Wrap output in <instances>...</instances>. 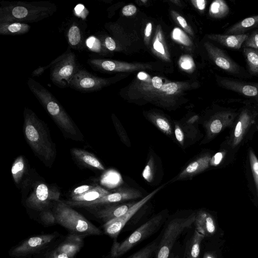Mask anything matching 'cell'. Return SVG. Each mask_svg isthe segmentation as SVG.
Instances as JSON below:
<instances>
[{"mask_svg":"<svg viewBox=\"0 0 258 258\" xmlns=\"http://www.w3.org/2000/svg\"><path fill=\"white\" fill-rule=\"evenodd\" d=\"M27 84L31 92L58 126L71 137H77L78 130L64 109L51 93L31 78L28 79Z\"/></svg>","mask_w":258,"mask_h":258,"instance_id":"obj_3","label":"cell"},{"mask_svg":"<svg viewBox=\"0 0 258 258\" xmlns=\"http://www.w3.org/2000/svg\"><path fill=\"white\" fill-rule=\"evenodd\" d=\"M196 213L175 218L167 225L155 254V258H169L172 247L178 236L194 223Z\"/></svg>","mask_w":258,"mask_h":258,"instance_id":"obj_8","label":"cell"},{"mask_svg":"<svg viewBox=\"0 0 258 258\" xmlns=\"http://www.w3.org/2000/svg\"><path fill=\"white\" fill-rule=\"evenodd\" d=\"M219 84L223 88L236 92L258 105V83L246 82L234 78L220 77Z\"/></svg>","mask_w":258,"mask_h":258,"instance_id":"obj_14","label":"cell"},{"mask_svg":"<svg viewBox=\"0 0 258 258\" xmlns=\"http://www.w3.org/2000/svg\"><path fill=\"white\" fill-rule=\"evenodd\" d=\"M238 112L224 110L215 114L205 125L207 139H212L227 127L233 126Z\"/></svg>","mask_w":258,"mask_h":258,"instance_id":"obj_15","label":"cell"},{"mask_svg":"<svg viewBox=\"0 0 258 258\" xmlns=\"http://www.w3.org/2000/svg\"><path fill=\"white\" fill-rule=\"evenodd\" d=\"M249 33L238 35L214 34L210 38L229 48L240 49L248 36Z\"/></svg>","mask_w":258,"mask_h":258,"instance_id":"obj_21","label":"cell"},{"mask_svg":"<svg viewBox=\"0 0 258 258\" xmlns=\"http://www.w3.org/2000/svg\"><path fill=\"white\" fill-rule=\"evenodd\" d=\"M161 187L156 189L138 202L135 203L123 215L105 223L103 226L105 233L116 239L127 222L161 189Z\"/></svg>","mask_w":258,"mask_h":258,"instance_id":"obj_12","label":"cell"},{"mask_svg":"<svg viewBox=\"0 0 258 258\" xmlns=\"http://www.w3.org/2000/svg\"><path fill=\"white\" fill-rule=\"evenodd\" d=\"M242 46L243 47H248L258 50V29L249 34Z\"/></svg>","mask_w":258,"mask_h":258,"instance_id":"obj_35","label":"cell"},{"mask_svg":"<svg viewBox=\"0 0 258 258\" xmlns=\"http://www.w3.org/2000/svg\"><path fill=\"white\" fill-rule=\"evenodd\" d=\"M169 258H178V255H173L171 257H169Z\"/></svg>","mask_w":258,"mask_h":258,"instance_id":"obj_57","label":"cell"},{"mask_svg":"<svg viewBox=\"0 0 258 258\" xmlns=\"http://www.w3.org/2000/svg\"><path fill=\"white\" fill-rule=\"evenodd\" d=\"M181 67L185 70H188L192 67V61L188 57L183 58L181 62Z\"/></svg>","mask_w":258,"mask_h":258,"instance_id":"obj_46","label":"cell"},{"mask_svg":"<svg viewBox=\"0 0 258 258\" xmlns=\"http://www.w3.org/2000/svg\"><path fill=\"white\" fill-rule=\"evenodd\" d=\"M30 26L21 22H0V34L3 35H17L27 33Z\"/></svg>","mask_w":258,"mask_h":258,"instance_id":"obj_26","label":"cell"},{"mask_svg":"<svg viewBox=\"0 0 258 258\" xmlns=\"http://www.w3.org/2000/svg\"><path fill=\"white\" fill-rule=\"evenodd\" d=\"M194 223L196 229L204 236L211 235L215 231L213 217L205 211L200 210L196 213Z\"/></svg>","mask_w":258,"mask_h":258,"instance_id":"obj_20","label":"cell"},{"mask_svg":"<svg viewBox=\"0 0 258 258\" xmlns=\"http://www.w3.org/2000/svg\"><path fill=\"white\" fill-rule=\"evenodd\" d=\"M177 20L179 23L183 28H186L187 27V23L185 19L181 16H178L177 18Z\"/></svg>","mask_w":258,"mask_h":258,"instance_id":"obj_53","label":"cell"},{"mask_svg":"<svg viewBox=\"0 0 258 258\" xmlns=\"http://www.w3.org/2000/svg\"><path fill=\"white\" fill-rule=\"evenodd\" d=\"M71 152L73 156L81 163L100 170H105L103 165L93 154L77 148L72 149Z\"/></svg>","mask_w":258,"mask_h":258,"instance_id":"obj_25","label":"cell"},{"mask_svg":"<svg viewBox=\"0 0 258 258\" xmlns=\"http://www.w3.org/2000/svg\"><path fill=\"white\" fill-rule=\"evenodd\" d=\"M136 11L137 8L135 6L129 5L123 8L122 13L125 16H130L134 15Z\"/></svg>","mask_w":258,"mask_h":258,"instance_id":"obj_44","label":"cell"},{"mask_svg":"<svg viewBox=\"0 0 258 258\" xmlns=\"http://www.w3.org/2000/svg\"><path fill=\"white\" fill-rule=\"evenodd\" d=\"M151 119L155 125L165 134L168 136L172 134L171 126L167 119L160 116H153Z\"/></svg>","mask_w":258,"mask_h":258,"instance_id":"obj_33","label":"cell"},{"mask_svg":"<svg viewBox=\"0 0 258 258\" xmlns=\"http://www.w3.org/2000/svg\"><path fill=\"white\" fill-rule=\"evenodd\" d=\"M44 68L45 70L50 68L51 81L61 88L69 86L70 81L79 69L76 55L70 49Z\"/></svg>","mask_w":258,"mask_h":258,"instance_id":"obj_7","label":"cell"},{"mask_svg":"<svg viewBox=\"0 0 258 258\" xmlns=\"http://www.w3.org/2000/svg\"><path fill=\"white\" fill-rule=\"evenodd\" d=\"M197 7L200 10H204L206 7V2L204 0H197L196 1Z\"/></svg>","mask_w":258,"mask_h":258,"instance_id":"obj_51","label":"cell"},{"mask_svg":"<svg viewBox=\"0 0 258 258\" xmlns=\"http://www.w3.org/2000/svg\"><path fill=\"white\" fill-rule=\"evenodd\" d=\"M67 37L70 46L76 49H82L84 46L82 31L75 21L69 26L67 31Z\"/></svg>","mask_w":258,"mask_h":258,"instance_id":"obj_24","label":"cell"},{"mask_svg":"<svg viewBox=\"0 0 258 258\" xmlns=\"http://www.w3.org/2000/svg\"><path fill=\"white\" fill-rule=\"evenodd\" d=\"M45 70L44 67H39L32 72V75L34 77H38L41 75Z\"/></svg>","mask_w":258,"mask_h":258,"instance_id":"obj_50","label":"cell"},{"mask_svg":"<svg viewBox=\"0 0 258 258\" xmlns=\"http://www.w3.org/2000/svg\"><path fill=\"white\" fill-rule=\"evenodd\" d=\"M248 158L255 192L258 199V158L251 149L248 151Z\"/></svg>","mask_w":258,"mask_h":258,"instance_id":"obj_31","label":"cell"},{"mask_svg":"<svg viewBox=\"0 0 258 258\" xmlns=\"http://www.w3.org/2000/svg\"><path fill=\"white\" fill-rule=\"evenodd\" d=\"M204 237L195 229L193 235L186 243L182 258H199L201 244Z\"/></svg>","mask_w":258,"mask_h":258,"instance_id":"obj_23","label":"cell"},{"mask_svg":"<svg viewBox=\"0 0 258 258\" xmlns=\"http://www.w3.org/2000/svg\"><path fill=\"white\" fill-rule=\"evenodd\" d=\"M153 159L151 157L143 171V177L149 182H151L153 178Z\"/></svg>","mask_w":258,"mask_h":258,"instance_id":"obj_37","label":"cell"},{"mask_svg":"<svg viewBox=\"0 0 258 258\" xmlns=\"http://www.w3.org/2000/svg\"><path fill=\"white\" fill-rule=\"evenodd\" d=\"M203 258H215L214 255L209 253H206Z\"/></svg>","mask_w":258,"mask_h":258,"instance_id":"obj_56","label":"cell"},{"mask_svg":"<svg viewBox=\"0 0 258 258\" xmlns=\"http://www.w3.org/2000/svg\"><path fill=\"white\" fill-rule=\"evenodd\" d=\"M229 7L223 0L214 1L210 7V12L211 16L216 18H223L229 13Z\"/></svg>","mask_w":258,"mask_h":258,"instance_id":"obj_29","label":"cell"},{"mask_svg":"<svg viewBox=\"0 0 258 258\" xmlns=\"http://www.w3.org/2000/svg\"><path fill=\"white\" fill-rule=\"evenodd\" d=\"M141 197L142 194L137 189L129 188H121L114 192H111L93 202L83 203L68 201L65 202V203L71 207H82L90 208L91 209L104 205H109L125 201L134 200Z\"/></svg>","mask_w":258,"mask_h":258,"instance_id":"obj_11","label":"cell"},{"mask_svg":"<svg viewBox=\"0 0 258 258\" xmlns=\"http://www.w3.org/2000/svg\"><path fill=\"white\" fill-rule=\"evenodd\" d=\"M198 118V116H193L192 118H191L189 120H188V122L190 123H192L194 122H195Z\"/></svg>","mask_w":258,"mask_h":258,"instance_id":"obj_55","label":"cell"},{"mask_svg":"<svg viewBox=\"0 0 258 258\" xmlns=\"http://www.w3.org/2000/svg\"><path fill=\"white\" fill-rule=\"evenodd\" d=\"M85 45L93 52H101L102 43L101 41L94 36L89 37L85 41Z\"/></svg>","mask_w":258,"mask_h":258,"instance_id":"obj_34","label":"cell"},{"mask_svg":"<svg viewBox=\"0 0 258 258\" xmlns=\"http://www.w3.org/2000/svg\"><path fill=\"white\" fill-rule=\"evenodd\" d=\"M153 46L157 51L161 53V54L164 53L165 51L163 45L158 40H156L154 42Z\"/></svg>","mask_w":258,"mask_h":258,"instance_id":"obj_49","label":"cell"},{"mask_svg":"<svg viewBox=\"0 0 258 258\" xmlns=\"http://www.w3.org/2000/svg\"><path fill=\"white\" fill-rule=\"evenodd\" d=\"M238 112L231 133L224 144L226 149L235 151L246 142L258 121V105L250 100Z\"/></svg>","mask_w":258,"mask_h":258,"instance_id":"obj_4","label":"cell"},{"mask_svg":"<svg viewBox=\"0 0 258 258\" xmlns=\"http://www.w3.org/2000/svg\"><path fill=\"white\" fill-rule=\"evenodd\" d=\"M160 89L168 94H173L177 91L178 87L176 83H169L162 85Z\"/></svg>","mask_w":258,"mask_h":258,"instance_id":"obj_40","label":"cell"},{"mask_svg":"<svg viewBox=\"0 0 258 258\" xmlns=\"http://www.w3.org/2000/svg\"><path fill=\"white\" fill-rule=\"evenodd\" d=\"M225 152H219L212 157L210 166H217L221 163L224 158Z\"/></svg>","mask_w":258,"mask_h":258,"instance_id":"obj_41","label":"cell"},{"mask_svg":"<svg viewBox=\"0 0 258 258\" xmlns=\"http://www.w3.org/2000/svg\"><path fill=\"white\" fill-rule=\"evenodd\" d=\"M110 193L111 192L108 190L97 185L82 195L71 197L69 201L75 202H90L98 200Z\"/></svg>","mask_w":258,"mask_h":258,"instance_id":"obj_27","label":"cell"},{"mask_svg":"<svg viewBox=\"0 0 258 258\" xmlns=\"http://www.w3.org/2000/svg\"><path fill=\"white\" fill-rule=\"evenodd\" d=\"M108 83L105 79L95 76L85 70L78 69L69 86L81 92H93L101 89Z\"/></svg>","mask_w":258,"mask_h":258,"instance_id":"obj_13","label":"cell"},{"mask_svg":"<svg viewBox=\"0 0 258 258\" xmlns=\"http://www.w3.org/2000/svg\"><path fill=\"white\" fill-rule=\"evenodd\" d=\"M135 203L106 205L102 208H94L93 214L105 223L123 215Z\"/></svg>","mask_w":258,"mask_h":258,"instance_id":"obj_17","label":"cell"},{"mask_svg":"<svg viewBox=\"0 0 258 258\" xmlns=\"http://www.w3.org/2000/svg\"><path fill=\"white\" fill-rule=\"evenodd\" d=\"M56 5L48 1H2L0 22L35 23L52 16Z\"/></svg>","mask_w":258,"mask_h":258,"instance_id":"obj_1","label":"cell"},{"mask_svg":"<svg viewBox=\"0 0 258 258\" xmlns=\"http://www.w3.org/2000/svg\"><path fill=\"white\" fill-rule=\"evenodd\" d=\"M59 196L60 192L56 188L40 183L27 199L26 205L31 209L43 211L47 210L52 202H58Z\"/></svg>","mask_w":258,"mask_h":258,"instance_id":"obj_10","label":"cell"},{"mask_svg":"<svg viewBox=\"0 0 258 258\" xmlns=\"http://www.w3.org/2000/svg\"><path fill=\"white\" fill-rule=\"evenodd\" d=\"M85 237L82 235L70 233L53 251L74 258L83 246Z\"/></svg>","mask_w":258,"mask_h":258,"instance_id":"obj_18","label":"cell"},{"mask_svg":"<svg viewBox=\"0 0 258 258\" xmlns=\"http://www.w3.org/2000/svg\"><path fill=\"white\" fill-rule=\"evenodd\" d=\"M40 219L46 225L50 226L57 223L53 212L48 209L41 211Z\"/></svg>","mask_w":258,"mask_h":258,"instance_id":"obj_36","label":"cell"},{"mask_svg":"<svg viewBox=\"0 0 258 258\" xmlns=\"http://www.w3.org/2000/svg\"><path fill=\"white\" fill-rule=\"evenodd\" d=\"M147 74L144 72H140L138 74V78L141 80H144L147 78Z\"/></svg>","mask_w":258,"mask_h":258,"instance_id":"obj_54","label":"cell"},{"mask_svg":"<svg viewBox=\"0 0 258 258\" xmlns=\"http://www.w3.org/2000/svg\"><path fill=\"white\" fill-rule=\"evenodd\" d=\"M174 133L177 141L183 146L184 143V134L180 126L177 124L175 125Z\"/></svg>","mask_w":258,"mask_h":258,"instance_id":"obj_43","label":"cell"},{"mask_svg":"<svg viewBox=\"0 0 258 258\" xmlns=\"http://www.w3.org/2000/svg\"><path fill=\"white\" fill-rule=\"evenodd\" d=\"M152 84L154 87L156 89H160L162 86V81L160 78L158 77H154L152 80Z\"/></svg>","mask_w":258,"mask_h":258,"instance_id":"obj_48","label":"cell"},{"mask_svg":"<svg viewBox=\"0 0 258 258\" xmlns=\"http://www.w3.org/2000/svg\"><path fill=\"white\" fill-rule=\"evenodd\" d=\"M152 31V24L151 23H148L146 27L145 30V35L146 37H149L151 35Z\"/></svg>","mask_w":258,"mask_h":258,"instance_id":"obj_52","label":"cell"},{"mask_svg":"<svg viewBox=\"0 0 258 258\" xmlns=\"http://www.w3.org/2000/svg\"><path fill=\"white\" fill-rule=\"evenodd\" d=\"M243 52L246 61L249 74L258 75V50L248 47H243Z\"/></svg>","mask_w":258,"mask_h":258,"instance_id":"obj_28","label":"cell"},{"mask_svg":"<svg viewBox=\"0 0 258 258\" xmlns=\"http://www.w3.org/2000/svg\"><path fill=\"white\" fill-rule=\"evenodd\" d=\"M58 236L55 232L31 236L11 249L9 255L12 258H25L39 253L52 244Z\"/></svg>","mask_w":258,"mask_h":258,"instance_id":"obj_9","label":"cell"},{"mask_svg":"<svg viewBox=\"0 0 258 258\" xmlns=\"http://www.w3.org/2000/svg\"><path fill=\"white\" fill-rule=\"evenodd\" d=\"M74 12L77 16L83 19H85L89 14L88 11L82 4L77 5L74 9Z\"/></svg>","mask_w":258,"mask_h":258,"instance_id":"obj_42","label":"cell"},{"mask_svg":"<svg viewBox=\"0 0 258 258\" xmlns=\"http://www.w3.org/2000/svg\"><path fill=\"white\" fill-rule=\"evenodd\" d=\"M105 47L109 50L113 51L116 49V43L110 37H107L104 40Z\"/></svg>","mask_w":258,"mask_h":258,"instance_id":"obj_45","label":"cell"},{"mask_svg":"<svg viewBox=\"0 0 258 258\" xmlns=\"http://www.w3.org/2000/svg\"><path fill=\"white\" fill-rule=\"evenodd\" d=\"M57 223L70 233L82 235H101L102 231L71 206L58 201L53 211Z\"/></svg>","mask_w":258,"mask_h":258,"instance_id":"obj_5","label":"cell"},{"mask_svg":"<svg viewBox=\"0 0 258 258\" xmlns=\"http://www.w3.org/2000/svg\"><path fill=\"white\" fill-rule=\"evenodd\" d=\"M45 258H70L68 255L62 254L55 252L53 251L49 252Z\"/></svg>","mask_w":258,"mask_h":258,"instance_id":"obj_47","label":"cell"},{"mask_svg":"<svg viewBox=\"0 0 258 258\" xmlns=\"http://www.w3.org/2000/svg\"><path fill=\"white\" fill-rule=\"evenodd\" d=\"M24 117V132L28 144L41 160L51 161L55 157V149L44 124L28 108L25 109Z\"/></svg>","mask_w":258,"mask_h":258,"instance_id":"obj_2","label":"cell"},{"mask_svg":"<svg viewBox=\"0 0 258 258\" xmlns=\"http://www.w3.org/2000/svg\"><path fill=\"white\" fill-rule=\"evenodd\" d=\"M212 156L209 154H204L189 164L179 174L176 180L191 178L204 171L210 166Z\"/></svg>","mask_w":258,"mask_h":258,"instance_id":"obj_19","label":"cell"},{"mask_svg":"<svg viewBox=\"0 0 258 258\" xmlns=\"http://www.w3.org/2000/svg\"><path fill=\"white\" fill-rule=\"evenodd\" d=\"M25 164L23 157L19 156L14 162L11 172L13 178L16 183L20 181L25 171Z\"/></svg>","mask_w":258,"mask_h":258,"instance_id":"obj_32","label":"cell"},{"mask_svg":"<svg viewBox=\"0 0 258 258\" xmlns=\"http://www.w3.org/2000/svg\"><path fill=\"white\" fill-rule=\"evenodd\" d=\"M173 38L181 43L188 45L189 44V40L186 35L179 29L175 28L172 32Z\"/></svg>","mask_w":258,"mask_h":258,"instance_id":"obj_38","label":"cell"},{"mask_svg":"<svg viewBox=\"0 0 258 258\" xmlns=\"http://www.w3.org/2000/svg\"><path fill=\"white\" fill-rule=\"evenodd\" d=\"M258 27V15L246 18L232 25L225 31L226 35L245 34L246 32Z\"/></svg>","mask_w":258,"mask_h":258,"instance_id":"obj_22","label":"cell"},{"mask_svg":"<svg viewBox=\"0 0 258 258\" xmlns=\"http://www.w3.org/2000/svg\"><path fill=\"white\" fill-rule=\"evenodd\" d=\"M163 218L161 214L154 216L120 243L117 242L115 239L111 249V258H118L123 255L136 245L155 233L161 226Z\"/></svg>","mask_w":258,"mask_h":258,"instance_id":"obj_6","label":"cell"},{"mask_svg":"<svg viewBox=\"0 0 258 258\" xmlns=\"http://www.w3.org/2000/svg\"><path fill=\"white\" fill-rule=\"evenodd\" d=\"M95 186L91 185H83L75 188L71 193V197L82 195L93 189Z\"/></svg>","mask_w":258,"mask_h":258,"instance_id":"obj_39","label":"cell"},{"mask_svg":"<svg viewBox=\"0 0 258 258\" xmlns=\"http://www.w3.org/2000/svg\"><path fill=\"white\" fill-rule=\"evenodd\" d=\"M208 48L215 63L218 67L235 77H249L248 74L244 69L232 59L224 51L212 45H209Z\"/></svg>","mask_w":258,"mask_h":258,"instance_id":"obj_16","label":"cell"},{"mask_svg":"<svg viewBox=\"0 0 258 258\" xmlns=\"http://www.w3.org/2000/svg\"><path fill=\"white\" fill-rule=\"evenodd\" d=\"M158 243L153 241L142 248L127 258H151L158 248Z\"/></svg>","mask_w":258,"mask_h":258,"instance_id":"obj_30","label":"cell"}]
</instances>
